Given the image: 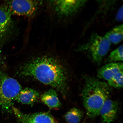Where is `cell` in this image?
<instances>
[{
    "instance_id": "5",
    "label": "cell",
    "mask_w": 123,
    "mask_h": 123,
    "mask_svg": "<svg viewBox=\"0 0 123 123\" xmlns=\"http://www.w3.org/2000/svg\"><path fill=\"white\" fill-rule=\"evenodd\" d=\"M40 3L36 0H13L8 2L6 6L12 15L30 17L37 12Z\"/></svg>"
},
{
    "instance_id": "15",
    "label": "cell",
    "mask_w": 123,
    "mask_h": 123,
    "mask_svg": "<svg viewBox=\"0 0 123 123\" xmlns=\"http://www.w3.org/2000/svg\"><path fill=\"white\" fill-rule=\"evenodd\" d=\"M123 45H121L110 53L108 60L111 62H121L123 61Z\"/></svg>"
},
{
    "instance_id": "1",
    "label": "cell",
    "mask_w": 123,
    "mask_h": 123,
    "mask_svg": "<svg viewBox=\"0 0 123 123\" xmlns=\"http://www.w3.org/2000/svg\"><path fill=\"white\" fill-rule=\"evenodd\" d=\"M21 73L51 86L64 94L67 90V77L63 67L55 58L48 56L32 60L23 66Z\"/></svg>"
},
{
    "instance_id": "12",
    "label": "cell",
    "mask_w": 123,
    "mask_h": 123,
    "mask_svg": "<svg viewBox=\"0 0 123 123\" xmlns=\"http://www.w3.org/2000/svg\"><path fill=\"white\" fill-rule=\"evenodd\" d=\"M41 98L43 103L51 109H57L61 105L57 94L53 89L44 92L41 95Z\"/></svg>"
},
{
    "instance_id": "14",
    "label": "cell",
    "mask_w": 123,
    "mask_h": 123,
    "mask_svg": "<svg viewBox=\"0 0 123 123\" xmlns=\"http://www.w3.org/2000/svg\"><path fill=\"white\" fill-rule=\"evenodd\" d=\"M84 117L82 111L76 107H73L69 110L64 116L65 119L69 123H79Z\"/></svg>"
},
{
    "instance_id": "7",
    "label": "cell",
    "mask_w": 123,
    "mask_h": 123,
    "mask_svg": "<svg viewBox=\"0 0 123 123\" xmlns=\"http://www.w3.org/2000/svg\"><path fill=\"white\" fill-rule=\"evenodd\" d=\"M86 1V0H61L55 1L54 3L55 9L58 13L67 15L77 11Z\"/></svg>"
},
{
    "instance_id": "19",
    "label": "cell",
    "mask_w": 123,
    "mask_h": 123,
    "mask_svg": "<svg viewBox=\"0 0 123 123\" xmlns=\"http://www.w3.org/2000/svg\"><path fill=\"white\" fill-rule=\"evenodd\" d=\"M106 123L104 122V123Z\"/></svg>"
},
{
    "instance_id": "2",
    "label": "cell",
    "mask_w": 123,
    "mask_h": 123,
    "mask_svg": "<svg viewBox=\"0 0 123 123\" xmlns=\"http://www.w3.org/2000/svg\"><path fill=\"white\" fill-rule=\"evenodd\" d=\"M110 91L106 83L92 77L86 78L82 96L83 104L89 117L94 118L99 115L102 106L109 99Z\"/></svg>"
},
{
    "instance_id": "11",
    "label": "cell",
    "mask_w": 123,
    "mask_h": 123,
    "mask_svg": "<svg viewBox=\"0 0 123 123\" xmlns=\"http://www.w3.org/2000/svg\"><path fill=\"white\" fill-rule=\"evenodd\" d=\"M12 14L6 6H0V39L8 31L12 22Z\"/></svg>"
},
{
    "instance_id": "16",
    "label": "cell",
    "mask_w": 123,
    "mask_h": 123,
    "mask_svg": "<svg viewBox=\"0 0 123 123\" xmlns=\"http://www.w3.org/2000/svg\"><path fill=\"white\" fill-rule=\"evenodd\" d=\"M123 82V70L117 74L111 79L108 81L109 86L117 88H122Z\"/></svg>"
},
{
    "instance_id": "13",
    "label": "cell",
    "mask_w": 123,
    "mask_h": 123,
    "mask_svg": "<svg viewBox=\"0 0 123 123\" xmlns=\"http://www.w3.org/2000/svg\"><path fill=\"white\" fill-rule=\"evenodd\" d=\"M123 24L118 25L107 32L104 37L111 44L119 43L123 39Z\"/></svg>"
},
{
    "instance_id": "10",
    "label": "cell",
    "mask_w": 123,
    "mask_h": 123,
    "mask_svg": "<svg viewBox=\"0 0 123 123\" xmlns=\"http://www.w3.org/2000/svg\"><path fill=\"white\" fill-rule=\"evenodd\" d=\"M40 96L39 93L36 90L26 88L21 90L15 100L22 104L31 105L38 100Z\"/></svg>"
},
{
    "instance_id": "8",
    "label": "cell",
    "mask_w": 123,
    "mask_h": 123,
    "mask_svg": "<svg viewBox=\"0 0 123 123\" xmlns=\"http://www.w3.org/2000/svg\"><path fill=\"white\" fill-rule=\"evenodd\" d=\"M118 104L117 101L107 99L104 103L100 111L103 121L106 123H110L114 121L117 115Z\"/></svg>"
},
{
    "instance_id": "4",
    "label": "cell",
    "mask_w": 123,
    "mask_h": 123,
    "mask_svg": "<svg viewBox=\"0 0 123 123\" xmlns=\"http://www.w3.org/2000/svg\"><path fill=\"white\" fill-rule=\"evenodd\" d=\"M111 45V43L105 37L95 34L83 49L87 51L94 62L100 63L107 54Z\"/></svg>"
},
{
    "instance_id": "18",
    "label": "cell",
    "mask_w": 123,
    "mask_h": 123,
    "mask_svg": "<svg viewBox=\"0 0 123 123\" xmlns=\"http://www.w3.org/2000/svg\"><path fill=\"white\" fill-rule=\"evenodd\" d=\"M1 57L0 56V64H1Z\"/></svg>"
},
{
    "instance_id": "9",
    "label": "cell",
    "mask_w": 123,
    "mask_h": 123,
    "mask_svg": "<svg viewBox=\"0 0 123 123\" xmlns=\"http://www.w3.org/2000/svg\"><path fill=\"white\" fill-rule=\"evenodd\" d=\"M122 62H112L103 66L98 70L97 76L100 79L108 81L117 74L123 70Z\"/></svg>"
},
{
    "instance_id": "3",
    "label": "cell",
    "mask_w": 123,
    "mask_h": 123,
    "mask_svg": "<svg viewBox=\"0 0 123 123\" xmlns=\"http://www.w3.org/2000/svg\"><path fill=\"white\" fill-rule=\"evenodd\" d=\"M21 90L16 80L0 72V107L3 110L12 111L13 101Z\"/></svg>"
},
{
    "instance_id": "6",
    "label": "cell",
    "mask_w": 123,
    "mask_h": 123,
    "mask_svg": "<svg viewBox=\"0 0 123 123\" xmlns=\"http://www.w3.org/2000/svg\"><path fill=\"white\" fill-rule=\"evenodd\" d=\"M12 111L20 123H57L55 118L49 112L26 114L13 106Z\"/></svg>"
},
{
    "instance_id": "17",
    "label": "cell",
    "mask_w": 123,
    "mask_h": 123,
    "mask_svg": "<svg viewBox=\"0 0 123 123\" xmlns=\"http://www.w3.org/2000/svg\"><path fill=\"white\" fill-rule=\"evenodd\" d=\"M123 6L120 7L116 15V19L117 21H121L123 20Z\"/></svg>"
}]
</instances>
